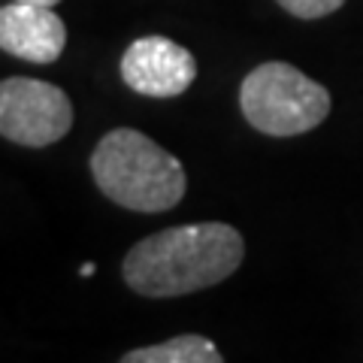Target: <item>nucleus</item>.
Segmentation results:
<instances>
[{
  "label": "nucleus",
  "instance_id": "obj_1",
  "mask_svg": "<svg viewBox=\"0 0 363 363\" xmlns=\"http://www.w3.org/2000/svg\"><path fill=\"white\" fill-rule=\"evenodd\" d=\"M245 257V240L224 221L179 224L140 240L124 255V281L140 297H185L230 279Z\"/></svg>",
  "mask_w": 363,
  "mask_h": 363
},
{
  "label": "nucleus",
  "instance_id": "obj_2",
  "mask_svg": "<svg viewBox=\"0 0 363 363\" xmlns=\"http://www.w3.org/2000/svg\"><path fill=\"white\" fill-rule=\"evenodd\" d=\"M91 176L104 197L133 212H167L185 197L182 161L133 128H116L91 152Z\"/></svg>",
  "mask_w": 363,
  "mask_h": 363
},
{
  "label": "nucleus",
  "instance_id": "obj_3",
  "mask_svg": "<svg viewBox=\"0 0 363 363\" xmlns=\"http://www.w3.org/2000/svg\"><path fill=\"white\" fill-rule=\"evenodd\" d=\"M240 109L260 133L297 136L315 130L330 116V94L297 67L267 61L242 79Z\"/></svg>",
  "mask_w": 363,
  "mask_h": 363
},
{
  "label": "nucleus",
  "instance_id": "obj_4",
  "mask_svg": "<svg viewBox=\"0 0 363 363\" xmlns=\"http://www.w3.org/2000/svg\"><path fill=\"white\" fill-rule=\"evenodd\" d=\"M73 128V104L58 85L9 76L0 82V133L28 149L61 143Z\"/></svg>",
  "mask_w": 363,
  "mask_h": 363
},
{
  "label": "nucleus",
  "instance_id": "obj_5",
  "mask_svg": "<svg viewBox=\"0 0 363 363\" xmlns=\"http://www.w3.org/2000/svg\"><path fill=\"white\" fill-rule=\"evenodd\" d=\"M121 79L130 91L143 97L167 100L179 97L194 85L197 61L185 45L167 37L133 40L121 55Z\"/></svg>",
  "mask_w": 363,
  "mask_h": 363
},
{
  "label": "nucleus",
  "instance_id": "obj_6",
  "mask_svg": "<svg viewBox=\"0 0 363 363\" xmlns=\"http://www.w3.org/2000/svg\"><path fill=\"white\" fill-rule=\"evenodd\" d=\"M67 45V28L52 6L13 0L0 9V49L21 61L52 64Z\"/></svg>",
  "mask_w": 363,
  "mask_h": 363
},
{
  "label": "nucleus",
  "instance_id": "obj_7",
  "mask_svg": "<svg viewBox=\"0 0 363 363\" xmlns=\"http://www.w3.org/2000/svg\"><path fill=\"white\" fill-rule=\"evenodd\" d=\"M118 363H224V357L212 339L185 333L157 345L133 348Z\"/></svg>",
  "mask_w": 363,
  "mask_h": 363
},
{
  "label": "nucleus",
  "instance_id": "obj_8",
  "mask_svg": "<svg viewBox=\"0 0 363 363\" xmlns=\"http://www.w3.org/2000/svg\"><path fill=\"white\" fill-rule=\"evenodd\" d=\"M342 4L345 0H279V6L288 9V13L297 18H324V16L336 13Z\"/></svg>",
  "mask_w": 363,
  "mask_h": 363
},
{
  "label": "nucleus",
  "instance_id": "obj_9",
  "mask_svg": "<svg viewBox=\"0 0 363 363\" xmlns=\"http://www.w3.org/2000/svg\"><path fill=\"white\" fill-rule=\"evenodd\" d=\"M18 4H33V6H58L61 0H18Z\"/></svg>",
  "mask_w": 363,
  "mask_h": 363
},
{
  "label": "nucleus",
  "instance_id": "obj_10",
  "mask_svg": "<svg viewBox=\"0 0 363 363\" xmlns=\"http://www.w3.org/2000/svg\"><path fill=\"white\" fill-rule=\"evenodd\" d=\"M94 269H97L94 264H85V267H82V269H79V272H82V276L88 279V276H94Z\"/></svg>",
  "mask_w": 363,
  "mask_h": 363
}]
</instances>
